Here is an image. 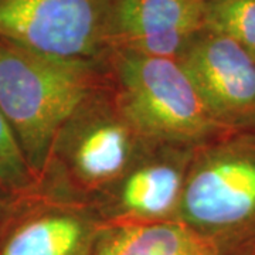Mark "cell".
<instances>
[{
	"instance_id": "1",
	"label": "cell",
	"mask_w": 255,
	"mask_h": 255,
	"mask_svg": "<svg viewBox=\"0 0 255 255\" xmlns=\"http://www.w3.org/2000/svg\"><path fill=\"white\" fill-rule=\"evenodd\" d=\"M108 81L104 60L64 58L0 40V110L38 182L63 128Z\"/></svg>"
},
{
	"instance_id": "2",
	"label": "cell",
	"mask_w": 255,
	"mask_h": 255,
	"mask_svg": "<svg viewBox=\"0 0 255 255\" xmlns=\"http://www.w3.org/2000/svg\"><path fill=\"white\" fill-rule=\"evenodd\" d=\"M104 61L119 107L150 143L196 149L221 125L179 58L115 47Z\"/></svg>"
},
{
	"instance_id": "3",
	"label": "cell",
	"mask_w": 255,
	"mask_h": 255,
	"mask_svg": "<svg viewBox=\"0 0 255 255\" xmlns=\"http://www.w3.org/2000/svg\"><path fill=\"white\" fill-rule=\"evenodd\" d=\"M155 147L128 119L108 81L60 132L43 182L104 194Z\"/></svg>"
},
{
	"instance_id": "4",
	"label": "cell",
	"mask_w": 255,
	"mask_h": 255,
	"mask_svg": "<svg viewBox=\"0 0 255 255\" xmlns=\"http://www.w3.org/2000/svg\"><path fill=\"white\" fill-rule=\"evenodd\" d=\"M176 220L224 255H254L255 149L213 147L191 155Z\"/></svg>"
},
{
	"instance_id": "5",
	"label": "cell",
	"mask_w": 255,
	"mask_h": 255,
	"mask_svg": "<svg viewBox=\"0 0 255 255\" xmlns=\"http://www.w3.org/2000/svg\"><path fill=\"white\" fill-rule=\"evenodd\" d=\"M119 0H0V40L44 54L104 60Z\"/></svg>"
},
{
	"instance_id": "6",
	"label": "cell",
	"mask_w": 255,
	"mask_h": 255,
	"mask_svg": "<svg viewBox=\"0 0 255 255\" xmlns=\"http://www.w3.org/2000/svg\"><path fill=\"white\" fill-rule=\"evenodd\" d=\"M105 227L100 211L41 183L17 194L0 217V255H91Z\"/></svg>"
},
{
	"instance_id": "7",
	"label": "cell",
	"mask_w": 255,
	"mask_h": 255,
	"mask_svg": "<svg viewBox=\"0 0 255 255\" xmlns=\"http://www.w3.org/2000/svg\"><path fill=\"white\" fill-rule=\"evenodd\" d=\"M179 60L220 122L255 112V55L236 40L204 27Z\"/></svg>"
},
{
	"instance_id": "8",
	"label": "cell",
	"mask_w": 255,
	"mask_h": 255,
	"mask_svg": "<svg viewBox=\"0 0 255 255\" xmlns=\"http://www.w3.org/2000/svg\"><path fill=\"white\" fill-rule=\"evenodd\" d=\"M190 149L157 146L128 172L108 194L101 216L107 226L177 219L191 162Z\"/></svg>"
},
{
	"instance_id": "9",
	"label": "cell",
	"mask_w": 255,
	"mask_h": 255,
	"mask_svg": "<svg viewBox=\"0 0 255 255\" xmlns=\"http://www.w3.org/2000/svg\"><path fill=\"white\" fill-rule=\"evenodd\" d=\"M204 27V0H119L112 48L179 58Z\"/></svg>"
},
{
	"instance_id": "10",
	"label": "cell",
	"mask_w": 255,
	"mask_h": 255,
	"mask_svg": "<svg viewBox=\"0 0 255 255\" xmlns=\"http://www.w3.org/2000/svg\"><path fill=\"white\" fill-rule=\"evenodd\" d=\"M91 255H224L211 240L179 220L112 224Z\"/></svg>"
},
{
	"instance_id": "11",
	"label": "cell",
	"mask_w": 255,
	"mask_h": 255,
	"mask_svg": "<svg viewBox=\"0 0 255 255\" xmlns=\"http://www.w3.org/2000/svg\"><path fill=\"white\" fill-rule=\"evenodd\" d=\"M204 24L255 55V0H204Z\"/></svg>"
},
{
	"instance_id": "12",
	"label": "cell",
	"mask_w": 255,
	"mask_h": 255,
	"mask_svg": "<svg viewBox=\"0 0 255 255\" xmlns=\"http://www.w3.org/2000/svg\"><path fill=\"white\" fill-rule=\"evenodd\" d=\"M0 184L14 194L36 189L38 182L0 110Z\"/></svg>"
},
{
	"instance_id": "13",
	"label": "cell",
	"mask_w": 255,
	"mask_h": 255,
	"mask_svg": "<svg viewBox=\"0 0 255 255\" xmlns=\"http://www.w3.org/2000/svg\"><path fill=\"white\" fill-rule=\"evenodd\" d=\"M16 196H17V194L11 193V191H9L7 189H4V187L0 184V217L3 216V213L6 211V209L9 207V204Z\"/></svg>"
},
{
	"instance_id": "14",
	"label": "cell",
	"mask_w": 255,
	"mask_h": 255,
	"mask_svg": "<svg viewBox=\"0 0 255 255\" xmlns=\"http://www.w3.org/2000/svg\"><path fill=\"white\" fill-rule=\"evenodd\" d=\"M254 255H255V254H254Z\"/></svg>"
}]
</instances>
